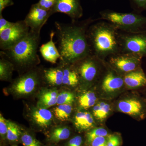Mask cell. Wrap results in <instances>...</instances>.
<instances>
[{
	"label": "cell",
	"mask_w": 146,
	"mask_h": 146,
	"mask_svg": "<svg viewBox=\"0 0 146 146\" xmlns=\"http://www.w3.org/2000/svg\"><path fill=\"white\" fill-rule=\"evenodd\" d=\"M93 21L89 19L71 23H55L60 62L73 64L91 54L87 31Z\"/></svg>",
	"instance_id": "1"
},
{
	"label": "cell",
	"mask_w": 146,
	"mask_h": 146,
	"mask_svg": "<svg viewBox=\"0 0 146 146\" xmlns=\"http://www.w3.org/2000/svg\"><path fill=\"white\" fill-rule=\"evenodd\" d=\"M119 31L106 21L91 25L87 31L91 54L105 60L110 56L120 52Z\"/></svg>",
	"instance_id": "2"
},
{
	"label": "cell",
	"mask_w": 146,
	"mask_h": 146,
	"mask_svg": "<svg viewBox=\"0 0 146 146\" xmlns=\"http://www.w3.org/2000/svg\"><path fill=\"white\" fill-rule=\"evenodd\" d=\"M40 41V33L30 30L23 39L13 46L1 51L0 54L13 63L15 70L23 74L40 63L37 54Z\"/></svg>",
	"instance_id": "3"
},
{
	"label": "cell",
	"mask_w": 146,
	"mask_h": 146,
	"mask_svg": "<svg viewBox=\"0 0 146 146\" xmlns=\"http://www.w3.org/2000/svg\"><path fill=\"white\" fill-rule=\"evenodd\" d=\"M101 19L113 25L119 31L135 33L146 32V18L133 13L106 10L100 13Z\"/></svg>",
	"instance_id": "4"
},
{
	"label": "cell",
	"mask_w": 146,
	"mask_h": 146,
	"mask_svg": "<svg viewBox=\"0 0 146 146\" xmlns=\"http://www.w3.org/2000/svg\"><path fill=\"white\" fill-rule=\"evenodd\" d=\"M72 64L78 74L80 85L87 88L96 85L105 69L106 62L91 54Z\"/></svg>",
	"instance_id": "5"
},
{
	"label": "cell",
	"mask_w": 146,
	"mask_h": 146,
	"mask_svg": "<svg viewBox=\"0 0 146 146\" xmlns=\"http://www.w3.org/2000/svg\"><path fill=\"white\" fill-rule=\"evenodd\" d=\"M106 62L105 69L96 85L103 98L112 99L125 88V85L123 76L111 68L106 61Z\"/></svg>",
	"instance_id": "6"
},
{
	"label": "cell",
	"mask_w": 146,
	"mask_h": 146,
	"mask_svg": "<svg viewBox=\"0 0 146 146\" xmlns=\"http://www.w3.org/2000/svg\"><path fill=\"white\" fill-rule=\"evenodd\" d=\"M43 80V70L35 67L14 80L9 89L16 96H27L36 91Z\"/></svg>",
	"instance_id": "7"
},
{
	"label": "cell",
	"mask_w": 146,
	"mask_h": 146,
	"mask_svg": "<svg viewBox=\"0 0 146 146\" xmlns=\"http://www.w3.org/2000/svg\"><path fill=\"white\" fill-rule=\"evenodd\" d=\"M142 58L134 54L120 52L110 56L105 60L111 68L123 76L141 68Z\"/></svg>",
	"instance_id": "8"
},
{
	"label": "cell",
	"mask_w": 146,
	"mask_h": 146,
	"mask_svg": "<svg viewBox=\"0 0 146 146\" xmlns=\"http://www.w3.org/2000/svg\"><path fill=\"white\" fill-rule=\"evenodd\" d=\"M120 52L146 56V32L130 33L119 31Z\"/></svg>",
	"instance_id": "9"
},
{
	"label": "cell",
	"mask_w": 146,
	"mask_h": 146,
	"mask_svg": "<svg viewBox=\"0 0 146 146\" xmlns=\"http://www.w3.org/2000/svg\"><path fill=\"white\" fill-rule=\"evenodd\" d=\"M116 109L136 119H144L146 117V99L137 95L127 96L118 100Z\"/></svg>",
	"instance_id": "10"
},
{
	"label": "cell",
	"mask_w": 146,
	"mask_h": 146,
	"mask_svg": "<svg viewBox=\"0 0 146 146\" xmlns=\"http://www.w3.org/2000/svg\"><path fill=\"white\" fill-rule=\"evenodd\" d=\"M30 29L24 20L17 21L0 33V48L2 50L13 46L29 34Z\"/></svg>",
	"instance_id": "11"
},
{
	"label": "cell",
	"mask_w": 146,
	"mask_h": 146,
	"mask_svg": "<svg viewBox=\"0 0 146 146\" xmlns=\"http://www.w3.org/2000/svg\"><path fill=\"white\" fill-rule=\"evenodd\" d=\"M52 14L51 11L42 8L36 3L32 5L24 20L30 30L40 33L42 27Z\"/></svg>",
	"instance_id": "12"
},
{
	"label": "cell",
	"mask_w": 146,
	"mask_h": 146,
	"mask_svg": "<svg viewBox=\"0 0 146 146\" xmlns=\"http://www.w3.org/2000/svg\"><path fill=\"white\" fill-rule=\"evenodd\" d=\"M52 11L53 14L61 13L67 14L72 21H76L83 16L80 0H56Z\"/></svg>",
	"instance_id": "13"
},
{
	"label": "cell",
	"mask_w": 146,
	"mask_h": 146,
	"mask_svg": "<svg viewBox=\"0 0 146 146\" xmlns=\"http://www.w3.org/2000/svg\"><path fill=\"white\" fill-rule=\"evenodd\" d=\"M30 120L33 124L40 130H45L52 125V113L46 108L33 107L29 113Z\"/></svg>",
	"instance_id": "14"
},
{
	"label": "cell",
	"mask_w": 146,
	"mask_h": 146,
	"mask_svg": "<svg viewBox=\"0 0 146 146\" xmlns=\"http://www.w3.org/2000/svg\"><path fill=\"white\" fill-rule=\"evenodd\" d=\"M126 89H137L146 87V75L142 68L123 76Z\"/></svg>",
	"instance_id": "15"
},
{
	"label": "cell",
	"mask_w": 146,
	"mask_h": 146,
	"mask_svg": "<svg viewBox=\"0 0 146 146\" xmlns=\"http://www.w3.org/2000/svg\"><path fill=\"white\" fill-rule=\"evenodd\" d=\"M55 35V32L52 31L50 34L49 41L42 44L39 48L40 52L44 59L53 64L56 63L58 59H60L61 57L58 49L56 46L55 44L53 41Z\"/></svg>",
	"instance_id": "16"
},
{
	"label": "cell",
	"mask_w": 146,
	"mask_h": 146,
	"mask_svg": "<svg viewBox=\"0 0 146 146\" xmlns=\"http://www.w3.org/2000/svg\"><path fill=\"white\" fill-rule=\"evenodd\" d=\"M95 119L90 112L78 111L75 115L74 124L76 128L80 131L89 130L95 126Z\"/></svg>",
	"instance_id": "17"
},
{
	"label": "cell",
	"mask_w": 146,
	"mask_h": 146,
	"mask_svg": "<svg viewBox=\"0 0 146 146\" xmlns=\"http://www.w3.org/2000/svg\"><path fill=\"white\" fill-rule=\"evenodd\" d=\"M63 66L59 62L56 68H50L43 70L44 80L47 83L54 86L63 85Z\"/></svg>",
	"instance_id": "18"
},
{
	"label": "cell",
	"mask_w": 146,
	"mask_h": 146,
	"mask_svg": "<svg viewBox=\"0 0 146 146\" xmlns=\"http://www.w3.org/2000/svg\"><path fill=\"white\" fill-rule=\"evenodd\" d=\"M58 94V92L56 89L43 90L39 95L38 107L47 109L57 104Z\"/></svg>",
	"instance_id": "19"
},
{
	"label": "cell",
	"mask_w": 146,
	"mask_h": 146,
	"mask_svg": "<svg viewBox=\"0 0 146 146\" xmlns=\"http://www.w3.org/2000/svg\"><path fill=\"white\" fill-rule=\"evenodd\" d=\"M61 63L63 66V85L70 87H75L80 84L78 74L73 64Z\"/></svg>",
	"instance_id": "20"
},
{
	"label": "cell",
	"mask_w": 146,
	"mask_h": 146,
	"mask_svg": "<svg viewBox=\"0 0 146 146\" xmlns=\"http://www.w3.org/2000/svg\"><path fill=\"white\" fill-rule=\"evenodd\" d=\"M111 110V106L108 103L104 101L98 102L93 107L92 114L96 119L103 122L107 119Z\"/></svg>",
	"instance_id": "21"
},
{
	"label": "cell",
	"mask_w": 146,
	"mask_h": 146,
	"mask_svg": "<svg viewBox=\"0 0 146 146\" xmlns=\"http://www.w3.org/2000/svg\"><path fill=\"white\" fill-rule=\"evenodd\" d=\"M14 65L10 60L1 55L0 59V79L1 81H10L12 79Z\"/></svg>",
	"instance_id": "22"
},
{
	"label": "cell",
	"mask_w": 146,
	"mask_h": 146,
	"mask_svg": "<svg viewBox=\"0 0 146 146\" xmlns=\"http://www.w3.org/2000/svg\"><path fill=\"white\" fill-rule=\"evenodd\" d=\"M71 135V130L66 126L57 127L50 132L48 140L52 143H58L68 139Z\"/></svg>",
	"instance_id": "23"
},
{
	"label": "cell",
	"mask_w": 146,
	"mask_h": 146,
	"mask_svg": "<svg viewBox=\"0 0 146 146\" xmlns=\"http://www.w3.org/2000/svg\"><path fill=\"white\" fill-rule=\"evenodd\" d=\"M98 97L93 91H86L82 94L78 98L80 106L83 109H88L94 107L98 102Z\"/></svg>",
	"instance_id": "24"
},
{
	"label": "cell",
	"mask_w": 146,
	"mask_h": 146,
	"mask_svg": "<svg viewBox=\"0 0 146 146\" xmlns=\"http://www.w3.org/2000/svg\"><path fill=\"white\" fill-rule=\"evenodd\" d=\"M22 131L20 127L15 123L8 120V129H7V139L11 145L16 144L21 141Z\"/></svg>",
	"instance_id": "25"
},
{
	"label": "cell",
	"mask_w": 146,
	"mask_h": 146,
	"mask_svg": "<svg viewBox=\"0 0 146 146\" xmlns=\"http://www.w3.org/2000/svg\"><path fill=\"white\" fill-rule=\"evenodd\" d=\"M72 110V104L58 105L53 109L54 114L57 119L64 121L70 119Z\"/></svg>",
	"instance_id": "26"
},
{
	"label": "cell",
	"mask_w": 146,
	"mask_h": 146,
	"mask_svg": "<svg viewBox=\"0 0 146 146\" xmlns=\"http://www.w3.org/2000/svg\"><path fill=\"white\" fill-rule=\"evenodd\" d=\"M109 135L108 131L103 127H96L91 129L86 134V140L87 143L90 145L95 138L104 136L107 137Z\"/></svg>",
	"instance_id": "27"
},
{
	"label": "cell",
	"mask_w": 146,
	"mask_h": 146,
	"mask_svg": "<svg viewBox=\"0 0 146 146\" xmlns=\"http://www.w3.org/2000/svg\"><path fill=\"white\" fill-rule=\"evenodd\" d=\"M21 142L24 146H42L34 135L26 131H22Z\"/></svg>",
	"instance_id": "28"
},
{
	"label": "cell",
	"mask_w": 146,
	"mask_h": 146,
	"mask_svg": "<svg viewBox=\"0 0 146 146\" xmlns=\"http://www.w3.org/2000/svg\"><path fill=\"white\" fill-rule=\"evenodd\" d=\"M74 95L69 91H63L58 94L57 104H72L74 101Z\"/></svg>",
	"instance_id": "29"
},
{
	"label": "cell",
	"mask_w": 146,
	"mask_h": 146,
	"mask_svg": "<svg viewBox=\"0 0 146 146\" xmlns=\"http://www.w3.org/2000/svg\"><path fill=\"white\" fill-rule=\"evenodd\" d=\"M8 120L4 118L1 114L0 115V136L2 141L7 140Z\"/></svg>",
	"instance_id": "30"
},
{
	"label": "cell",
	"mask_w": 146,
	"mask_h": 146,
	"mask_svg": "<svg viewBox=\"0 0 146 146\" xmlns=\"http://www.w3.org/2000/svg\"><path fill=\"white\" fill-rule=\"evenodd\" d=\"M107 139V146H120L121 144V136L117 133L109 134Z\"/></svg>",
	"instance_id": "31"
},
{
	"label": "cell",
	"mask_w": 146,
	"mask_h": 146,
	"mask_svg": "<svg viewBox=\"0 0 146 146\" xmlns=\"http://www.w3.org/2000/svg\"><path fill=\"white\" fill-rule=\"evenodd\" d=\"M56 2V0H39L37 3L42 8L52 11L54 7Z\"/></svg>",
	"instance_id": "32"
},
{
	"label": "cell",
	"mask_w": 146,
	"mask_h": 146,
	"mask_svg": "<svg viewBox=\"0 0 146 146\" xmlns=\"http://www.w3.org/2000/svg\"><path fill=\"white\" fill-rule=\"evenodd\" d=\"M107 137L101 136L95 138L90 144V146H107Z\"/></svg>",
	"instance_id": "33"
},
{
	"label": "cell",
	"mask_w": 146,
	"mask_h": 146,
	"mask_svg": "<svg viewBox=\"0 0 146 146\" xmlns=\"http://www.w3.org/2000/svg\"><path fill=\"white\" fill-rule=\"evenodd\" d=\"M83 140L80 136H76L71 138L66 144V146H82Z\"/></svg>",
	"instance_id": "34"
},
{
	"label": "cell",
	"mask_w": 146,
	"mask_h": 146,
	"mask_svg": "<svg viewBox=\"0 0 146 146\" xmlns=\"http://www.w3.org/2000/svg\"><path fill=\"white\" fill-rule=\"evenodd\" d=\"M14 23L7 21L3 17L2 14L0 15V33L8 28L13 25Z\"/></svg>",
	"instance_id": "35"
},
{
	"label": "cell",
	"mask_w": 146,
	"mask_h": 146,
	"mask_svg": "<svg viewBox=\"0 0 146 146\" xmlns=\"http://www.w3.org/2000/svg\"><path fill=\"white\" fill-rule=\"evenodd\" d=\"M13 4V0H0V15L2 14L3 10L5 9Z\"/></svg>",
	"instance_id": "36"
},
{
	"label": "cell",
	"mask_w": 146,
	"mask_h": 146,
	"mask_svg": "<svg viewBox=\"0 0 146 146\" xmlns=\"http://www.w3.org/2000/svg\"><path fill=\"white\" fill-rule=\"evenodd\" d=\"M139 7L146 8V0H133Z\"/></svg>",
	"instance_id": "37"
},
{
	"label": "cell",
	"mask_w": 146,
	"mask_h": 146,
	"mask_svg": "<svg viewBox=\"0 0 146 146\" xmlns=\"http://www.w3.org/2000/svg\"><path fill=\"white\" fill-rule=\"evenodd\" d=\"M10 146H18L16 144H13V145H11Z\"/></svg>",
	"instance_id": "38"
},
{
	"label": "cell",
	"mask_w": 146,
	"mask_h": 146,
	"mask_svg": "<svg viewBox=\"0 0 146 146\" xmlns=\"http://www.w3.org/2000/svg\"><path fill=\"white\" fill-rule=\"evenodd\" d=\"M54 146L53 145H48V146Z\"/></svg>",
	"instance_id": "39"
},
{
	"label": "cell",
	"mask_w": 146,
	"mask_h": 146,
	"mask_svg": "<svg viewBox=\"0 0 146 146\" xmlns=\"http://www.w3.org/2000/svg\"></svg>",
	"instance_id": "40"
}]
</instances>
